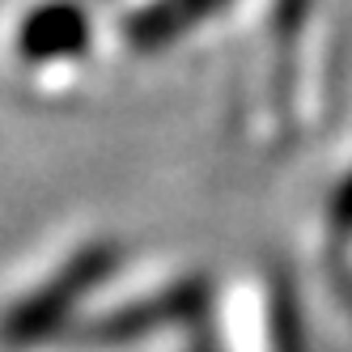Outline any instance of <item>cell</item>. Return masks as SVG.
Listing matches in <instances>:
<instances>
[{"mask_svg":"<svg viewBox=\"0 0 352 352\" xmlns=\"http://www.w3.org/2000/svg\"><path fill=\"white\" fill-rule=\"evenodd\" d=\"M111 17L89 0H5L0 5V81L9 89L64 102L107 56Z\"/></svg>","mask_w":352,"mask_h":352,"instance_id":"cell-2","label":"cell"},{"mask_svg":"<svg viewBox=\"0 0 352 352\" xmlns=\"http://www.w3.org/2000/svg\"><path fill=\"white\" fill-rule=\"evenodd\" d=\"M136 250L115 234H72L0 293V352H60L81 314Z\"/></svg>","mask_w":352,"mask_h":352,"instance_id":"cell-1","label":"cell"},{"mask_svg":"<svg viewBox=\"0 0 352 352\" xmlns=\"http://www.w3.org/2000/svg\"><path fill=\"white\" fill-rule=\"evenodd\" d=\"M250 0H123L111 13V38L132 56H162Z\"/></svg>","mask_w":352,"mask_h":352,"instance_id":"cell-4","label":"cell"},{"mask_svg":"<svg viewBox=\"0 0 352 352\" xmlns=\"http://www.w3.org/2000/svg\"><path fill=\"white\" fill-rule=\"evenodd\" d=\"M306 242L322 293L352 322V157L340 162L331 179L318 187Z\"/></svg>","mask_w":352,"mask_h":352,"instance_id":"cell-5","label":"cell"},{"mask_svg":"<svg viewBox=\"0 0 352 352\" xmlns=\"http://www.w3.org/2000/svg\"><path fill=\"white\" fill-rule=\"evenodd\" d=\"M263 43L255 52L246 128L259 144L285 148L306 140L322 115V13L318 0H263L259 9Z\"/></svg>","mask_w":352,"mask_h":352,"instance_id":"cell-3","label":"cell"}]
</instances>
